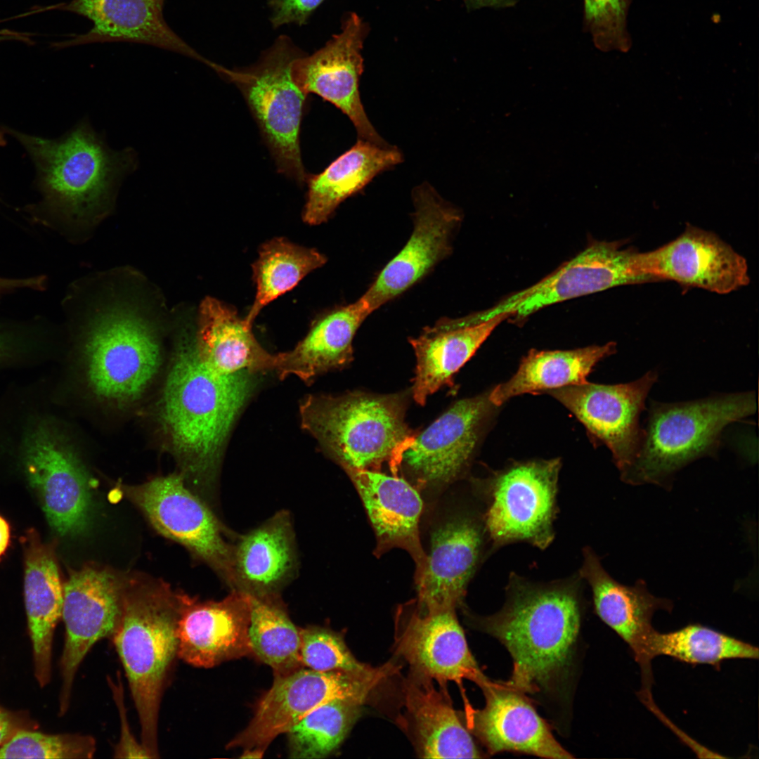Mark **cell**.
Returning <instances> with one entry per match:
<instances>
[{
	"label": "cell",
	"mask_w": 759,
	"mask_h": 759,
	"mask_svg": "<svg viewBox=\"0 0 759 759\" xmlns=\"http://www.w3.org/2000/svg\"><path fill=\"white\" fill-rule=\"evenodd\" d=\"M10 526L5 519L0 516V557L5 553L10 543Z\"/></svg>",
	"instance_id": "bcb514c9"
},
{
	"label": "cell",
	"mask_w": 759,
	"mask_h": 759,
	"mask_svg": "<svg viewBox=\"0 0 759 759\" xmlns=\"http://www.w3.org/2000/svg\"><path fill=\"white\" fill-rule=\"evenodd\" d=\"M249 595L237 590L220 601L186 596L177 628L178 658L209 668L252 655Z\"/></svg>",
	"instance_id": "44dd1931"
},
{
	"label": "cell",
	"mask_w": 759,
	"mask_h": 759,
	"mask_svg": "<svg viewBox=\"0 0 759 759\" xmlns=\"http://www.w3.org/2000/svg\"><path fill=\"white\" fill-rule=\"evenodd\" d=\"M395 670L391 664L367 673L318 671L303 667L275 677L272 687L258 702L249 725L227 748L265 752L275 737L287 733L306 715L324 703L347 699L363 704L382 680Z\"/></svg>",
	"instance_id": "8fae6325"
},
{
	"label": "cell",
	"mask_w": 759,
	"mask_h": 759,
	"mask_svg": "<svg viewBox=\"0 0 759 759\" xmlns=\"http://www.w3.org/2000/svg\"><path fill=\"white\" fill-rule=\"evenodd\" d=\"M402 160V155L396 148L359 139L323 171L308 175L304 221L309 225L325 222L343 201L362 190L377 174Z\"/></svg>",
	"instance_id": "1f68e13d"
},
{
	"label": "cell",
	"mask_w": 759,
	"mask_h": 759,
	"mask_svg": "<svg viewBox=\"0 0 759 759\" xmlns=\"http://www.w3.org/2000/svg\"><path fill=\"white\" fill-rule=\"evenodd\" d=\"M413 199L410 237L360 297L370 313L413 285L450 252L453 233L461 221L460 212L427 183L413 190Z\"/></svg>",
	"instance_id": "2e32d148"
},
{
	"label": "cell",
	"mask_w": 759,
	"mask_h": 759,
	"mask_svg": "<svg viewBox=\"0 0 759 759\" xmlns=\"http://www.w3.org/2000/svg\"><path fill=\"white\" fill-rule=\"evenodd\" d=\"M2 39H4V37H0V41H1V40Z\"/></svg>",
	"instance_id": "816d5d0a"
},
{
	"label": "cell",
	"mask_w": 759,
	"mask_h": 759,
	"mask_svg": "<svg viewBox=\"0 0 759 759\" xmlns=\"http://www.w3.org/2000/svg\"><path fill=\"white\" fill-rule=\"evenodd\" d=\"M124 590L110 573L86 567L74 572L63 587L65 643L60 661L58 715L68 711L76 673L89 650L110 637L121 612Z\"/></svg>",
	"instance_id": "9a60e30c"
},
{
	"label": "cell",
	"mask_w": 759,
	"mask_h": 759,
	"mask_svg": "<svg viewBox=\"0 0 759 759\" xmlns=\"http://www.w3.org/2000/svg\"><path fill=\"white\" fill-rule=\"evenodd\" d=\"M252 325L231 306L212 297L200 304L195 342L200 358L221 375L254 374L275 369V354L256 339Z\"/></svg>",
	"instance_id": "f546056e"
},
{
	"label": "cell",
	"mask_w": 759,
	"mask_h": 759,
	"mask_svg": "<svg viewBox=\"0 0 759 759\" xmlns=\"http://www.w3.org/2000/svg\"><path fill=\"white\" fill-rule=\"evenodd\" d=\"M38 722L27 710H11L0 706V746L7 743L18 732L37 729Z\"/></svg>",
	"instance_id": "ee69618b"
},
{
	"label": "cell",
	"mask_w": 759,
	"mask_h": 759,
	"mask_svg": "<svg viewBox=\"0 0 759 759\" xmlns=\"http://www.w3.org/2000/svg\"><path fill=\"white\" fill-rule=\"evenodd\" d=\"M96 749V740L89 735L25 729L0 746V759H84L92 758Z\"/></svg>",
	"instance_id": "f35d334b"
},
{
	"label": "cell",
	"mask_w": 759,
	"mask_h": 759,
	"mask_svg": "<svg viewBox=\"0 0 759 759\" xmlns=\"http://www.w3.org/2000/svg\"><path fill=\"white\" fill-rule=\"evenodd\" d=\"M370 313L359 298L322 314L292 350L275 354L274 370L280 378L295 375L309 382L322 373L348 365L353 360L354 335Z\"/></svg>",
	"instance_id": "4dcf8cb0"
},
{
	"label": "cell",
	"mask_w": 759,
	"mask_h": 759,
	"mask_svg": "<svg viewBox=\"0 0 759 759\" xmlns=\"http://www.w3.org/2000/svg\"><path fill=\"white\" fill-rule=\"evenodd\" d=\"M297 58L287 45H280L256 66L241 72L223 69L222 74L242 93L278 171L302 184L308 176L299 143L306 94L292 76Z\"/></svg>",
	"instance_id": "30bf717a"
},
{
	"label": "cell",
	"mask_w": 759,
	"mask_h": 759,
	"mask_svg": "<svg viewBox=\"0 0 759 759\" xmlns=\"http://www.w3.org/2000/svg\"><path fill=\"white\" fill-rule=\"evenodd\" d=\"M491 404L488 395L455 403L416 434L403 453L400 466L422 484L440 485L455 480L472 455Z\"/></svg>",
	"instance_id": "d6986e66"
},
{
	"label": "cell",
	"mask_w": 759,
	"mask_h": 759,
	"mask_svg": "<svg viewBox=\"0 0 759 759\" xmlns=\"http://www.w3.org/2000/svg\"><path fill=\"white\" fill-rule=\"evenodd\" d=\"M756 410L753 391L673 403L651 401L638 452L621 473V480L670 488L679 470L700 458L715 455L727 425Z\"/></svg>",
	"instance_id": "5b68a950"
},
{
	"label": "cell",
	"mask_w": 759,
	"mask_h": 759,
	"mask_svg": "<svg viewBox=\"0 0 759 759\" xmlns=\"http://www.w3.org/2000/svg\"><path fill=\"white\" fill-rule=\"evenodd\" d=\"M13 134L35 163L45 205L67 217L104 209L120 181L136 167L134 150L110 149L85 121L56 140Z\"/></svg>",
	"instance_id": "8992f818"
},
{
	"label": "cell",
	"mask_w": 759,
	"mask_h": 759,
	"mask_svg": "<svg viewBox=\"0 0 759 759\" xmlns=\"http://www.w3.org/2000/svg\"><path fill=\"white\" fill-rule=\"evenodd\" d=\"M24 427L20 462L48 522L61 536L80 533L88 524L91 495L76 448L50 415H33Z\"/></svg>",
	"instance_id": "ba28073f"
},
{
	"label": "cell",
	"mask_w": 759,
	"mask_h": 759,
	"mask_svg": "<svg viewBox=\"0 0 759 759\" xmlns=\"http://www.w3.org/2000/svg\"><path fill=\"white\" fill-rule=\"evenodd\" d=\"M249 598L248 637L252 655L269 666L275 677L303 668L299 628L291 621L278 595L268 597L249 595Z\"/></svg>",
	"instance_id": "8d00e7d4"
},
{
	"label": "cell",
	"mask_w": 759,
	"mask_h": 759,
	"mask_svg": "<svg viewBox=\"0 0 759 759\" xmlns=\"http://www.w3.org/2000/svg\"><path fill=\"white\" fill-rule=\"evenodd\" d=\"M398 624L396 651L413 674L441 684L467 679L481 687L488 680L469 651L455 609L415 612Z\"/></svg>",
	"instance_id": "ffe728a7"
},
{
	"label": "cell",
	"mask_w": 759,
	"mask_h": 759,
	"mask_svg": "<svg viewBox=\"0 0 759 759\" xmlns=\"http://www.w3.org/2000/svg\"><path fill=\"white\" fill-rule=\"evenodd\" d=\"M326 261V257L317 249L301 246L285 238H274L264 242L252 264L256 294L245 319L253 325L266 306L293 289Z\"/></svg>",
	"instance_id": "d590c367"
},
{
	"label": "cell",
	"mask_w": 759,
	"mask_h": 759,
	"mask_svg": "<svg viewBox=\"0 0 759 759\" xmlns=\"http://www.w3.org/2000/svg\"><path fill=\"white\" fill-rule=\"evenodd\" d=\"M184 480L182 474H171L124 491L158 533L183 545L231 588L233 545L212 511Z\"/></svg>",
	"instance_id": "7c38bea8"
},
{
	"label": "cell",
	"mask_w": 759,
	"mask_h": 759,
	"mask_svg": "<svg viewBox=\"0 0 759 759\" xmlns=\"http://www.w3.org/2000/svg\"><path fill=\"white\" fill-rule=\"evenodd\" d=\"M621 241H593L575 257L536 284L488 310L524 318L554 304L614 287L650 282L637 267V252Z\"/></svg>",
	"instance_id": "4fadbf2b"
},
{
	"label": "cell",
	"mask_w": 759,
	"mask_h": 759,
	"mask_svg": "<svg viewBox=\"0 0 759 759\" xmlns=\"http://www.w3.org/2000/svg\"><path fill=\"white\" fill-rule=\"evenodd\" d=\"M4 143H5V140L4 138L3 134L0 130V145H4Z\"/></svg>",
	"instance_id": "f907efd6"
},
{
	"label": "cell",
	"mask_w": 759,
	"mask_h": 759,
	"mask_svg": "<svg viewBox=\"0 0 759 759\" xmlns=\"http://www.w3.org/2000/svg\"><path fill=\"white\" fill-rule=\"evenodd\" d=\"M160 0H71L60 8L89 19L92 28L64 42L73 46L129 41L155 46L212 63L199 55L168 26Z\"/></svg>",
	"instance_id": "cb8c5ba5"
},
{
	"label": "cell",
	"mask_w": 759,
	"mask_h": 759,
	"mask_svg": "<svg viewBox=\"0 0 759 759\" xmlns=\"http://www.w3.org/2000/svg\"><path fill=\"white\" fill-rule=\"evenodd\" d=\"M477 6H488L494 8H504L514 6L518 0H470Z\"/></svg>",
	"instance_id": "7dc6e473"
},
{
	"label": "cell",
	"mask_w": 759,
	"mask_h": 759,
	"mask_svg": "<svg viewBox=\"0 0 759 759\" xmlns=\"http://www.w3.org/2000/svg\"><path fill=\"white\" fill-rule=\"evenodd\" d=\"M299 412L304 429L344 469L379 472L387 463L396 472L417 434L399 394L310 395Z\"/></svg>",
	"instance_id": "277c9868"
},
{
	"label": "cell",
	"mask_w": 759,
	"mask_h": 759,
	"mask_svg": "<svg viewBox=\"0 0 759 759\" xmlns=\"http://www.w3.org/2000/svg\"><path fill=\"white\" fill-rule=\"evenodd\" d=\"M616 351L615 342L564 351L532 349L523 358L517 372L496 386L488 399L498 406L521 394L585 383L596 364Z\"/></svg>",
	"instance_id": "836d02e7"
},
{
	"label": "cell",
	"mask_w": 759,
	"mask_h": 759,
	"mask_svg": "<svg viewBox=\"0 0 759 759\" xmlns=\"http://www.w3.org/2000/svg\"><path fill=\"white\" fill-rule=\"evenodd\" d=\"M637 267L650 282L670 280L686 287L727 294L749 283L746 259L715 233L687 224L674 240L637 253Z\"/></svg>",
	"instance_id": "e0dca14e"
},
{
	"label": "cell",
	"mask_w": 759,
	"mask_h": 759,
	"mask_svg": "<svg viewBox=\"0 0 759 759\" xmlns=\"http://www.w3.org/2000/svg\"><path fill=\"white\" fill-rule=\"evenodd\" d=\"M658 379L649 371L633 382L599 384L588 382L547 390L583 424L590 434L611 450L620 474L634 461L642 435L639 418Z\"/></svg>",
	"instance_id": "5bb4252c"
},
{
	"label": "cell",
	"mask_w": 759,
	"mask_h": 759,
	"mask_svg": "<svg viewBox=\"0 0 759 759\" xmlns=\"http://www.w3.org/2000/svg\"><path fill=\"white\" fill-rule=\"evenodd\" d=\"M300 658L304 667L318 671L344 670L367 673L377 668L358 661L342 636L319 626L299 628Z\"/></svg>",
	"instance_id": "ab89813d"
},
{
	"label": "cell",
	"mask_w": 759,
	"mask_h": 759,
	"mask_svg": "<svg viewBox=\"0 0 759 759\" xmlns=\"http://www.w3.org/2000/svg\"><path fill=\"white\" fill-rule=\"evenodd\" d=\"M481 688L485 706L467 709V720L468 727L490 753L515 751L547 758H573L522 692L490 680Z\"/></svg>",
	"instance_id": "7402d4cb"
},
{
	"label": "cell",
	"mask_w": 759,
	"mask_h": 759,
	"mask_svg": "<svg viewBox=\"0 0 759 759\" xmlns=\"http://www.w3.org/2000/svg\"><path fill=\"white\" fill-rule=\"evenodd\" d=\"M117 681L108 677V685L111 689L114 701L119 712L120 719V737L114 748V758H150L143 748L132 734L127 721L126 711L124 703V693L121 681L120 672L117 674Z\"/></svg>",
	"instance_id": "b9f144b4"
},
{
	"label": "cell",
	"mask_w": 759,
	"mask_h": 759,
	"mask_svg": "<svg viewBox=\"0 0 759 759\" xmlns=\"http://www.w3.org/2000/svg\"><path fill=\"white\" fill-rule=\"evenodd\" d=\"M363 28L352 15L342 31L324 47L307 57H297L292 66L299 89L333 104L352 122L361 139L379 146L387 143L369 121L362 104L358 84L363 72Z\"/></svg>",
	"instance_id": "ac0fdd59"
},
{
	"label": "cell",
	"mask_w": 759,
	"mask_h": 759,
	"mask_svg": "<svg viewBox=\"0 0 759 759\" xmlns=\"http://www.w3.org/2000/svg\"><path fill=\"white\" fill-rule=\"evenodd\" d=\"M364 504L382 550L402 547L416 563V576L422 571L426 555L419 538L422 501L406 480L380 472L346 469Z\"/></svg>",
	"instance_id": "484cf974"
},
{
	"label": "cell",
	"mask_w": 759,
	"mask_h": 759,
	"mask_svg": "<svg viewBox=\"0 0 759 759\" xmlns=\"http://www.w3.org/2000/svg\"><path fill=\"white\" fill-rule=\"evenodd\" d=\"M20 286L19 279L0 278V295L18 290Z\"/></svg>",
	"instance_id": "c3c4849f"
},
{
	"label": "cell",
	"mask_w": 759,
	"mask_h": 759,
	"mask_svg": "<svg viewBox=\"0 0 759 759\" xmlns=\"http://www.w3.org/2000/svg\"><path fill=\"white\" fill-rule=\"evenodd\" d=\"M362 703L335 699L302 718L287 732L290 757L319 759L336 751L361 714Z\"/></svg>",
	"instance_id": "74e56055"
},
{
	"label": "cell",
	"mask_w": 759,
	"mask_h": 759,
	"mask_svg": "<svg viewBox=\"0 0 759 759\" xmlns=\"http://www.w3.org/2000/svg\"><path fill=\"white\" fill-rule=\"evenodd\" d=\"M488 536L485 524L462 515L432 534L424 566L416 576L420 610L455 609L480 561Z\"/></svg>",
	"instance_id": "603a6c76"
},
{
	"label": "cell",
	"mask_w": 759,
	"mask_h": 759,
	"mask_svg": "<svg viewBox=\"0 0 759 759\" xmlns=\"http://www.w3.org/2000/svg\"><path fill=\"white\" fill-rule=\"evenodd\" d=\"M583 556L578 574L591 588L597 614L628 644L639 663L646 639L654 629V613L671 611L672 601L652 595L642 579L633 585L620 583L604 569L591 547H585Z\"/></svg>",
	"instance_id": "f1b7e54d"
},
{
	"label": "cell",
	"mask_w": 759,
	"mask_h": 759,
	"mask_svg": "<svg viewBox=\"0 0 759 759\" xmlns=\"http://www.w3.org/2000/svg\"><path fill=\"white\" fill-rule=\"evenodd\" d=\"M416 746L424 758H481L469 730L432 680L412 674L403 687Z\"/></svg>",
	"instance_id": "d6a6232c"
},
{
	"label": "cell",
	"mask_w": 759,
	"mask_h": 759,
	"mask_svg": "<svg viewBox=\"0 0 759 759\" xmlns=\"http://www.w3.org/2000/svg\"><path fill=\"white\" fill-rule=\"evenodd\" d=\"M507 315L479 321L472 315L444 318L424 327L410 343L416 357L412 388L414 400L424 406L427 398L446 384L474 355Z\"/></svg>",
	"instance_id": "d4e9b609"
},
{
	"label": "cell",
	"mask_w": 759,
	"mask_h": 759,
	"mask_svg": "<svg viewBox=\"0 0 759 759\" xmlns=\"http://www.w3.org/2000/svg\"><path fill=\"white\" fill-rule=\"evenodd\" d=\"M191 332L187 327L179 331L157 417L181 474L207 488L215 479L226 441L252 391L254 374L221 375L209 369Z\"/></svg>",
	"instance_id": "6da1fadb"
},
{
	"label": "cell",
	"mask_w": 759,
	"mask_h": 759,
	"mask_svg": "<svg viewBox=\"0 0 759 759\" xmlns=\"http://www.w3.org/2000/svg\"><path fill=\"white\" fill-rule=\"evenodd\" d=\"M272 10L274 27L285 24H303L323 0H268Z\"/></svg>",
	"instance_id": "7bdbcfd3"
},
{
	"label": "cell",
	"mask_w": 759,
	"mask_h": 759,
	"mask_svg": "<svg viewBox=\"0 0 759 759\" xmlns=\"http://www.w3.org/2000/svg\"><path fill=\"white\" fill-rule=\"evenodd\" d=\"M160 1L162 2V3H163V2H164V0H160Z\"/></svg>",
	"instance_id": "f5cc1de1"
},
{
	"label": "cell",
	"mask_w": 759,
	"mask_h": 759,
	"mask_svg": "<svg viewBox=\"0 0 759 759\" xmlns=\"http://www.w3.org/2000/svg\"><path fill=\"white\" fill-rule=\"evenodd\" d=\"M264 752L259 749H245L243 754L240 756L242 758H261L263 757Z\"/></svg>",
	"instance_id": "681fc988"
},
{
	"label": "cell",
	"mask_w": 759,
	"mask_h": 759,
	"mask_svg": "<svg viewBox=\"0 0 759 759\" xmlns=\"http://www.w3.org/2000/svg\"><path fill=\"white\" fill-rule=\"evenodd\" d=\"M561 465L558 458L514 462L481 484L487 500L483 519L493 548L514 542L541 550L551 545Z\"/></svg>",
	"instance_id": "9c48e42d"
},
{
	"label": "cell",
	"mask_w": 759,
	"mask_h": 759,
	"mask_svg": "<svg viewBox=\"0 0 759 759\" xmlns=\"http://www.w3.org/2000/svg\"><path fill=\"white\" fill-rule=\"evenodd\" d=\"M33 350L32 344L24 337L0 330V366L20 362Z\"/></svg>",
	"instance_id": "f6af8a7d"
},
{
	"label": "cell",
	"mask_w": 759,
	"mask_h": 759,
	"mask_svg": "<svg viewBox=\"0 0 759 759\" xmlns=\"http://www.w3.org/2000/svg\"><path fill=\"white\" fill-rule=\"evenodd\" d=\"M580 581L578 574L540 583L511 573L502 609L476 620L512 656L508 686L534 693L566 675L580 625Z\"/></svg>",
	"instance_id": "7a4b0ae2"
},
{
	"label": "cell",
	"mask_w": 759,
	"mask_h": 759,
	"mask_svg": "<svg viewBox=\"0 0 759 759\" xmlns=\"http://www.w3.org/2000/svg\"><path fill=\"white\" fill-rule=\"evenodd\" d=\"M23 545L24 597L33 671L39 686L43 688L52 678L53 636L62 616L63 587L53 552L35 531L27 533Z\"/></svg>",
	"instance_id": "83f0119b"
},
{
	"label": "cell",
	"mask_w": 759,
	"mask_h": 759,
	"mask_svg": "<svg viewBox=\"0 0 759 759\" xmlns=\"http://www.w3.org/2000/svg\"><path fill=\"white\" fill-rule=\"evenodd\" d=\"M290 516L280 511L242 536L233 550V585L250 596H278L297 566Z\"/></svg>",
	"instance_id": "4316f807"
},
{
	"label": "cell",
	"mask_w": 759,
	"mask_h": 759,
	"mask_svg": "<svg viewBox=\"0 0 759 759\" xmlns=\"http://www.w3.org/2000/svg\"><path fill=\"white\" fill-rule=\"evenodd\" d=\"M632 0H583L584 28L600 51H628L627 17Z\"/></svg>",
	"instance_id": "60d3db41"
},
{
	"label": "cell",
	"mask_w": 759,
	"mask_h": 759,
	"mask_svg": "<svg viewBox=\"0 0 759 759\" xmlns=\"http://www.w3.org/2000/svg\"><path fill=\"white\" fill-rule=\"evenodd\" d=\"M658 656H668L689 664L715 666L728 659H757L758 649L697 623L669 632L653 629L646 639L639 663L643 685H651V661Z\"/></svg>",
	"instance_id": "e575fe53"
},
{
	"label": "cell",
	"mask_w": 759,
	"mask_h": 759,
	"mask_svg": "<svg viewBox=\"0 0 759 759\" xmlns=\"http://www.w3.org/2000/svg\"><path fill=\"white\" fill-rule=\"evenodd\" d=\"M186 595L164 589L124 591L110 637L119 655L138 716L141 743L158 758L160 704L178 657V623Z\"/></svg>",
	"instance_id": "3957f363"
},
{
	"label": "cell",
	"mask_w": 759,
	"mask_h": 759,
	"mask_svg": "<svg viewBox=\"0 0 759 759\" xmlns=\"http://www.w3.org/2000/svg\"><path fill=\"white\" fill-rule=\"evenodd\" d=\"M157 332L130 306H111L93 317L83 334L79 360L84 383L98 401L125 408L143 396L162 364Z\"/></svg>",
	"instance_id": "52a82bcc"
}]
</instances>
